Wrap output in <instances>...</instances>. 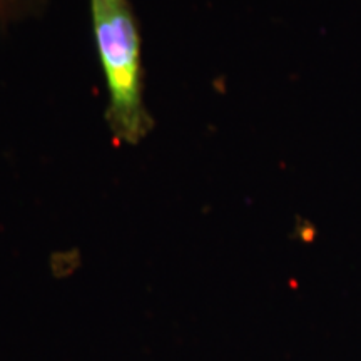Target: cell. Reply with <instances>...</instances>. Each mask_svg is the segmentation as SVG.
<instances>
[{
	"label": "cell",
	"instance_id": "obj_1",
	"mask_svg": "<svg viewBox=\"0 0 361 361\" xmlns=\"http://www.w3.org/2000/svg\"><path fill=\"white\" fill-rule=\"evenodd\" d=\"M89 6L107 89V126L117 142L135 146L154 128L144 99L139 20L129 0H89Z\"/></svg>",
	"mask_w": 361,
	"mask_h": 361
},
{
	"label": "cell",
	"instance_id": "obj_2",
	"mask_svg": "<svg viewBox=\"0 0 361 361\" xmlns=\"http://www.w3.org/2000/svg\"><path fill=\"white\" fill-rule=\"evenodd\" d=\"M45 0H0V20H12L35 13Z\"/></svg>",
	"mask_w": 361,
	"mask_h": 361
}]
</instances>
